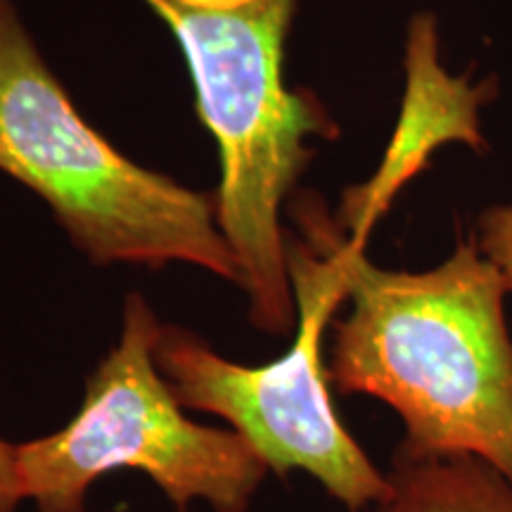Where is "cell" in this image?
<instances>
[{
    "label": "cell",
    "mask_w": 512,
    "mask_h": 512,
    "mask_svg": "<svg viewBox=\"0 0 512 512\" xmlns=\"http://www.w3.org/2000/svg\"><path fill=\"white\" fill-rule=\"evenodd\" d=\"M290 207L320 230L347 278L351 309L335 323L328 354L332 392L387 403L403 422L401 453L472 456L512 482L508 287L475 238L427 271H389L316 192Z\"/></svg>",
    "instance_id": "1"
},
{
    "label": "cell",
    "mask_w": 512,
    "mask_h": 512,
    "mask_svg": "<svg viewBox=\"0 0 512 512\" xmlns=\"http://www.w3.org/2000/svg\"><path fill=\"white\" fill-rule=\"evenodd\" d=\"M181 46L197 112L216 140L221 183L216 223L240 266L254 328L297 325L287 197L313 159L309 138H337L316 95L285 83V41L297 0H143Z\"/></svg>",
    "instance_id": "2"
},
{
    "label": "cell",
    "mask_w": 512,
    "mask_h": 512,
    "mask_svg": "<svg viewBox=\"0 0 512 512\" xmlns=\"http://www.w3.org/2000/svg\"><path fill=\"white\" fill-rule=\"evenodd\" d=\"M0 171L36 192L93 264H188L240 285L216 202L133 164L86 124L10 0L0 3Z\"/></svg>",
    "instance_id": "3"
},
{
    "label": "cell",
    "mask_w": 512,
    "mask_h": 512,
    "mask_svg": "<svg viewBox=\"0 0 512 512\" xmlns=\"http://www.w3.org/2000/svg\"><path fill=\"white\" fill-rule=\"evenodd\" d=\"M162 323L143 294H128L117 344L88 375L62 430L17 444L27 501L38 512H86L88 491L114 470H138L185 512H247L268 467L233 430L190 420L157 366Z\"/></svg>",
    "instance_id": "4"
},
{
    "label": "cell",
    "mask_w": 512,
    "mask_h": 512,
    "mask_svg": "<svg viewBox=\"0 0 512 512\" xmlns=\"http://www.w3.org/2000/svg\"><path fill=\"white\" fill-rule=\"evenodd\" d=\"M299 233L287 230L297 335L266 366L221 356L195 332L162 325L155 358L183 408L219 415L268 472H304L349 512H363L387 494L382 472L339 420L332 403L325 330L347 302V278L320 230L290 207Z\"/></svg>",
    "instance_id": "5"
},
{
    "label": "cell",
    "mask_w": 512,
    "mask_h": 512,
    "mask_svg": "<svg viewBox=\"0 0 512 512\" xmlns=\"http://www.w3.org/2000/svg\"><path fill=\"white\" fill-rule=\"evenodd\" d=\"M434 46L437 43H434L432 22H425L422 31V19H418L408 43V95L399 133L380 171L366 185L349 190L344 195L342 211L337 214V221L358 245H366L370 230L389 209L401 185L418 174L420 166L425 164L430 147L446 138L465 140L472 145L482 143L477 128L475 91H465L444 112H437L456 81L448 79L437 64Z\"/></svg>",
    "instance_id": "6"
},
{
    "label": "cell",
    "mask_w": 512,
    "mask_h": 512,
    "mask_svg": "<svg viewBox=\"0 0 512 512\" xmlns=\"http://www.w3.org/2000/svg\"><path fill=\"white\" fill-rule=\"evenodd\" d=\"M370 512H512V482L479 458H415L396 448L387 494Z\"/></svg>",
    "instance_id": "7"
},
{
    "label": "cell",
    "mask_w": 512,
    "mask_h": 512,
    "mask_svg": "<svg viewBox=\"0 0 512 512\" xmlns=\"http://www.w3.org/2000/svg\"><path fill=\"white\" fill-rule=\"evenodd\" d=\"M475 242L486 259L501 271L512 297V204H496L479 214Z\"/></svg>",
    "instance_id": "8"
},
{
    "label": "cell",
    "mask_w": 512,
    "mask_h": 512,
    "mask_svg": "<svg viewBox=\"0 0 512 512\" xmlns=\"http://www.w3.org/2000/svg\"><path fill=\"white\" fill-rule=\"evenodd\" d=\"M22 501H27V496L19 475L17 444L0 437V512H15Z\"/></svg>",
    "instance_id": "9"
},
{
    "label": "cell",
    "mask_w": 512,
    "mask_h": 512,
    "mask_svg": "<svg viewBox=\"0 0 512 512\" xmlns=\"http://www.w3.org/2000/svg\"><path fill=\"white\" fill-rule=\"evenodd\" d=\"M0 3H3V0H0Z\"/></svg>",
    "instance_id": "10"
}]
</instances>
